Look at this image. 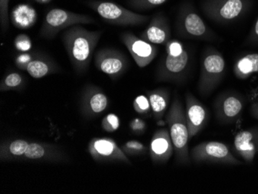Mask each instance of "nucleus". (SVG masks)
I'll use <instances>...</instances> for the list:
<instances>
[{"instance_id": "19", "label": "nucleus", "mask_w": 258, "mask_h": 194, "mask_svg": "<svg viewBox=\"0 0 258 194\" xmlns=\"http://www.w3.org/2000/svg\"><path fill=\"white\" fill-rule=\"evenodd\" d=\"M140 37L152 44H166L171 40V30L166 16L156 14Z\"/></svg>"}, {"instance_id": "13", "label": "nucleus", "mask_w": 258, "mask_h": 194, "mask_svg": "<svg viewBox=\"0 0 258 194\" xmlns=\"http://www.w3.org/2000/svg\"><path fill=\"white\" fill-rule=\"evenodd\" d=\"M95 65L97 70L115 80L127 71L128 61L125 55L119 50L104 48L98 50L95 54Z\"/></svg>"}, {"instance_id": "26", "label": "nucleus", "mask_w": 258, "mask_h": 194, "mask_svg": "<svg viewBox=\"0 0 258 194\" xmlns=\"http://www.w3.org/2000/svg\"><path fill=\"white\" fill-rule=\"evenodd\" d=\"M169 0H127V4L136 10H151L166 4Z\"/></svg>"}, {"instance_id": "20", "label": "nucleus", "mask_w": 258, "mask_h": 194, "mask_svg": "<svg viewBox=\"0 0 258 194\" xmlns=\"http://www.w3.org/2000/svg\"><path fill=\"white\" fill-rule=\"evenodd\" d=\"M12 24L17 28L27 30L37 23V13L32 6L20 4L14 7L10 15Z\"/></svg>"}, {"instance_id": "33", "label": "nucleus", "mask_w": 258, "mask_h": 194, "mask_svg": "<svg viewBox=\"0 0 258 194\" xmlns=\"http://www.w3.org/2000/svg\"><path fill=\"white\" fill-rule=\"evenodd\" d=\"M244 44L247 46H258V18L246 38Z\"/></svg>"}, {"instance_id": "31", "label": "nucleus", "mask_w": 258, "mask_h": 194, "mask_svg": "<svg viewBox=\"0 0 258 194\" xmlns=\"http://www.w3.org/2000/svg\"><path fill=\"white\" fill-rule=\"evenodd\" d=\"M34 57L35 54L27 53V52L19 54L15 59L16 66L20 70L27 71V66Z\"/></svg>"}, {"instance_id": "23", "label": "nucleus", "mask_w": 258, "mask_h": 194, "mask_svg": "<svg viewBox=\"0 0 258 194\" xmlns=\"http://www.w3.org/2000/svg\"><path fill=\"white\" fill-rule=\"evenodd\" d=\"M233 74L240 80L258 74V53H247L239 57L233 66Z\"/></svg>"}, {"instance_id": "18", "label": "nucleus", "mask_w": 258, "mask_h": 194, "mask_svg": "<svg viewBox=\"0 0 258 194\" xmlns=\"http://www.w3.org/2000/svg\"><path fill=\"white\" fill-rule=\"evenodd\" d=\"M233 149L245 163H253L258 154V127L239 132L233 141Z\"/></svg>"}, {"instance_id": "22", "label": "nucleus", "mask_w": 258, "mask_h": 194, "mask_svg": "<svg viewBox=\"0 0 258 194\" xmlns=\"http://www.w3.org/2000/svg\"><path fill=\"white\" fill-rule=\"evenodd\" d=\"M59 70V67L47 56L37 55H35L34 58L29 63L27 68V73L35 79L44 78L47 75L56 73Z\"/></svg>"}, {"instance_id": "24", "label": "nucleus", "mask_w": 258, "mask_h": 194, "mask_svg": "<svg viewBox=\"0 0 258 194\" xmlns=\"http://www.w3.org/2000/svg\"><path fill=\"white\" fill-rule=\"evenodd\" d=\"M24 78L18 72H11L4 77L0 84V91H7L10 90H18L24 86Z\"/></svg>"}, {"instance_id": "29", "label": "nucleus", "mask_w": 258, "mask_h": 194, "mask_svg": "<svg viewBox=\"0 0 258 194\" xmlns=\"http://www.w3.org/2000/svg\"><path fill=\"white\" fill-rule=\"evenodd\" d=\"M101 126L104 131L107 132V133H114L119 128V118L111 113L103 118L102 121H101Z\"/></svg>"}, {"instance_id": "8", "label": "nucleus", "mask_w": 258, "mask_h": 194, "mask_svg": "<svg viewBox=\"0 0 258 194\" xmlns=\"http://www.w3.org/2000/svg\"><path fill=\"white\" fill-rule=\"evenodd\" d=\"M253 0H204L201 8L206 17L218 24H227L246 15Z\"/></svg>"}, {"instance_id": "10", "label": "nucleus", "mask_w": 258, "mask_h": 194, "mask_svg": "<svg viewBox=\"0 0 258 194\" xmlns=\"http://www.w3.org/2000/svg\"><path fill=\"white\" fill-rule=\"evenodd\" d=\"M191 159L196 163H210L216 164L241 165L224 143L217 141L203 142L191 150Z\"/></svg>"}, {"instance_id": "21", "label": "nucleus", "mask_w": 258, "mask_h": 194, "mask_svg": "<svg viewBox=\"0 0 258 194\" xmlns=\"http://www.w3.org/2000/svg\"><path fill=\"white\" fill-rule=\"evenodd\" d=\"M146 95L150 101L152 116L156 121H162V118L169 106L170 94L166 88H160L146 91Z\"/></svg>"}, {"instance_id": "16", "label": "nucleus", "mask_w": 258, "mask_h": 194, "mask_svg": "<svg viewBox=\"0 0 258 194\" xmlns=\"http://www.w3.org/2000/svg\"><path fill=\"white\" fill-rule=\"evenodd\" d=\"M108 97L101 88L95 85H87L81 96V111L85 116L92 118L108 108Z\"/></svg>"}, {"instance_id": "2", "label": "nucleus", "mask_w": 258, "mask_h": 194, "mask_svg": "<svg viewBox=\"0 0 258 194\" xmlns=\"http://www.w3.org/2000/svg\"><path fill=\"white\" fill-rule=\"evenodd\" d=\"M102 35V31H91L80 25L70 27L62 40L75 72L82 75L88 71L93 53Z\"/></svg>"}, {"instance_id": "3", "label": "nucleus", "mask_w": 258, "mask_h": 194, "mask_svg": "<svg viewBox=\"0 0 258 194\" xmlns=\"http://www.w3.org/2000/svg\"><path fill=\"white\" fill-rule=\"evenodd\" d=\"M166 52L156 72V80L182 83L190 68V51L182 42L171 39L166 44Z\"/></svg>"}, {"instance_id": "5", "label": "nucleus", "mask_w": 258, "mask_h": 194, "mask_svg": "<svg viewBox=\"0 0 258 194\" xmlns=\"http://www.w3.org/2000/svg\"><path fill=\"white\" fill-rule=\"evenodd\" d=\"M225 60L221 53L214 47H207L201 57L199 92L207 96L220 85L226 73Z\"/></svg>"}, {"instance_id": "32", "label": "nucleus", "mask_w": 258, "mask_h": 194, "mask_svg": "<svg viewBox=\"0 0 258 194\" xmlns=\"http://www.w3.org/2000/svg\"><path fill=\"white\" fill-rule=\"evenodd\" d=\"M129 127H130V130L133 133L141 135L146 132L147 125H146V123L145 122L144 120L136 118L132 120L131 122L129 124Z\"/></svg>"}, {"instance_id": "15", "label": "nucleus", "mask_w": 258, "mask_h": 194, "mask_svg": "<svg viewBox=\"0 0 258 194\" xmlns=\"http://www.w3.org/2000/svg\"><path fill=\"white\" fill-rule=\"evenodd\" d=\"M185 116L190 140L206 126L209 113L201 101L189 92L185 95Z\"/></svg>"}, {"instance_id": "14", "label": "nucleus", "mask_w": 258, "mask_h": 194, "mask_svg": "<svg viewBox=\"0 0 258 194\" xmlns=\"http://www.w3.org/2000/svg\"><path fill=\"white\" fill-rule=\"evenodd\" d=\"M121 41L133 56V60L140 68H146L157 56L156 46L135 35L131 32H125L121 35Z\"/></svg>"}, {"instance_id": "11", "label": "nucleus", "mask_w": 258, "mask_h": 194, "mask_svg": "<svg viewBox=\"0 0 258 194\" xmlns=\"http://www.w3.org/2000/svg\"><path fill=\"white\" fill-rule=\"evenodd\" d=\"M244 105L245 98L240 94L235 91L223 92L214 103L216 117L223 124H234L241 117Z\"/></svg>"}, {"instance_id": "27", "label": "nucleus", "mask_w": 258, "mask_h": 194, "mask_svg": "<svg viewBox=\"0 0 258 194\" xmlns=\"http://www.w3.org/2000/svg\"><path fill=\"white\" fill-rule=\"evenodd\" d=\"M121 150L127 156H136L145 154L147 151V148L141 142L131 140L126 142L121 147Z\"/></svg>"}, {"instance_id": "12", "label": "nucleus", "mask_w": 258, "mask_h": 194, "mask_svg": "<svg viewBox=\"0 0 258 194\" xmlns=\"http://www.w3.org/2000/svg\"><path fill=\"white\" fill-rule=\"evenodd\" d=\"M88 152L97 163H122L131 165L127 155L112 139L108 137L94 138L88 144Z\"/></svg>"}, {"instance_id": "34", "label": "nucleus", "mask_w": 258, "mask_h": 194, "mask_svg": "<svg viewBox=\"0 0 258 194\" xmlns=\"http://www.w3.org/2000/svg\"><path fill=\"white\" fill-rule=\"evenodd\" d=\"M250 112L251 116L255 119L258 120V101H255L250 105Z\"/></svg>"}, {"instance_id": "7", "label": "nucleus", "mask_w": 258, "mask_h": 194, "mask_svg": "<svg viewBox=\"0 0 258 194\" xmlns=\"http://www.w3.org/2000/svg\"><path fill=\"white\" fill-rule=\"evenodd\" d=\"M87 5L104 21L120 27H139L149 21L150 17L136 14L118 4L106 0H88Z\"/></svg>"}, {"instance_id": "28", "label": "nucleus", "mask_w": 258, "mask_h": 194, "mask_svg": "<svg viewBox=\"0 0 258 194\" xmlns=\"http://www.w3.org/2000/svg\"><path fill=\"white\" fill-rule=\"evenodd\" d=\"M10 0H0V25L4 33L8 30L10 27V17L9 14Z\"/></svg>"}, {"instance_id": "4", "label": "nucleus", "mask_w": 258, "mask_h": 194, "mask_svg": "<svg viewBox=\"0 0 258 194\" xmlns=\"http://www.w3.org/2000/svg\"><path fill=\"white\" fill-rule=\"evenodd\" d=\"M166 122L169 128L171 140L175 153V160L179 164H190L189 153V136L185 111L180 100L175 96L166 114Z\"/></svg>"}, {"instance_id": "6", "label": "nucleus", "mask_w": 258, "mask_h": 194, "mask_svg": "<svg viewBox=\"0 0 258 194\" xmlns=\"http://www.w3.org/2000/svg\"><path fill=\"white\" fill-rule=\"evenodd\" d=\"M175 29L178 35L182 38L207 41L217 39L214 31L205 24L189 3L182 4L179 7Z\"/></svg>"}, {"instance_id": "9", "label": "nucleus", "mask_w": 258, "mask_h": 194, "mask_svg": "<svg viewBox=\"0 0 258 194\" xmlns=\"http://www.w3.org/2000/svg\"><path fill=\"white\" fill-rule=\"evenodd\" d=\"M95 19L84 14L71 12L62 9H52L43 20L40 29V37L45 39L54 38L62 30L81 24H95Z\"/></svg>"}, {"instance_id": "35", "label": "nucleus", "mask_w": 258, "mask_h": 194, "mask_svg": "<svg viewBox=\"0 0 258 194\" xmlns=\"http://www.w3.org/2000/svg\"><path fill=\"white\" fill-rule=\"evenodd\" d=\"M36 2L40 4H46L48 3L51 2L52 0H34Z\"/></svg>"}, {"instance_id": "30", "label": "nucleus", "mask_w": 258, "mask_h": 194, "mask_svg": "<svg viewBox=\"0 0 258 194\" xmlns=\"http://www.w3.org/2000/svg\"><path fill=\"white\" fill-rule=\"evenodd\" d=\"M16 49L19 51L26 53L31 50L32 42L30 37L26 34H20L16 37L14 41Z\"/></svg>"}, {"instance_id": "25", "label": "nucleus", "mask_w": 258, "mask_h": 194, "mask_svg": "<svg viewBox=\"0 0 258 194\" xmlns=\"http://www.w3.org/2000/svg\"><path fill=\"white\" fill-rule=\"evenodd\" d=\"M133 108L139 115L149 117L152 115L150 101L147 95H139L133 101Z\"/></svg>"}, {"instance_id": "17", "label": "nucleus", "mask_w": 258, "mask_h": 194, "mask_svg": "<svg viewBox=\"0 0 258 194\" xmlns=\"http://www.w3.org/2000/svg\"><path fill=\"white\" fill-rule=\"evenodd\" d=\"M174 147L167 128H159L155 132L151 140L149 154L152 163L165 164L173 154Z\"/></svg>"}, {"instance_id": "1", "label": "nucleus", "mask_w": 258, "mask_h": 194, "mask_svg": "<svg viewBox=\"0 0 258 194\" xmlns=\"http://www.w3.org/2000/svg\"><path fill=\"white\" fill-rule=\"evenodd\" d=\"M0 160L63 163L68 161V157L64 152L54 145L15 140L1 143Z\"/></svg>"}]
</instances>
